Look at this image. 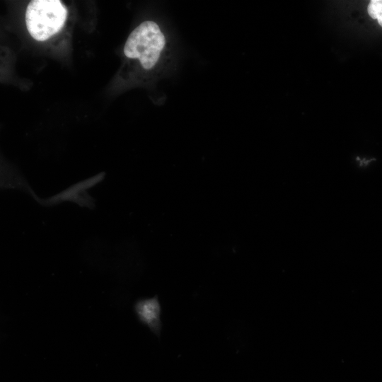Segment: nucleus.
Here are the masks:
<instances>
[{"mask_svg": "<svg viewBox=\"0 0 382 382\" xmlns=\"http://www.w3.org/2000/svg\"><path fill=\"white\" fill-rule=\"evenodd\" d=\"M67 10L59 0H33L26 8L27 29L35 40L45 41L64 26Z\"/></svg>", "mask_w": 382, "mask_h": 382, "instance_id": "f257e3e1", "label": "nucleus"}, {"mask_svg": "<svg viewBox=\"0 0 382 382\" xmlns=\"http://www.w3.org/2000/svg\"><path fill=\"white\" fill-rule=\"evenodd\" d=\"M103 177V173L98 174L72 185L53 197L47 199L37 197L36 200L46 207L55 205L64 201H69L75 202L81 207L93 209L95 207L94 199L88 194L86 190L100 183Z\"/></svg>", "mask_w": 382, "mask_h": 382, "instance_id": "7ed1b4c3", "label": "nucleus"}, {"mask_svg": "<svg viewBox=\"0 0 382 382\" xmlns=\"http://www.w3.org/2000/svg\"><path fill=\"white\" fill-rule=\"evenodd\" d=\"M166 43L163 34L154 21H146L129 35L124 53L129 58L139 59L144 69H151L158 60Z\"/></svg>", "mask_w": 382, "mask_h": 382, "instance_id": "f03ea898", "label": "nucleus"}, {"mask_svg": "<svg viewBox=\"0 0 382 382\" xmlns=\"http://www.w3.org/2000/svg\"><path fill=\"white\" fill-rule=\"evenodd\" d=\"M1 187L2 189L13 188L21 190L30 194L35 199L37 197L21 173L15 171L5 173L1 171Z\"/></svg>", "mask_w": 382, "mask_h": 382, "instance_id": "39448f33", "label": "nucleus"}, {"mask_svg": "<svg viewBox=\"0 0 382 382\" xmlns=\"http://www.w3.org/2000/svg\"><path fill=\"white\" fill-rule=\"evenodd\" d=\"M367 10L369 16L374 19H377L382 27V0L371 1Z\"/></svg>", "mask_w": 382, "mask_h": 382, "instance_id": "423d86ee", "label": "nucleus"}, {"mask_svg": "<svg viewBox=\"0 0 382 382\" xmlns=\"http://www.w3.org/2000/svg\"><path fill=\"white\" fill-rule=\"evenodd\" d=\"M134 311L138 320L160 337L162 330L161 306L158 296L137 300L134 303Z\"/></svg>", "mask_w": 382, "mask_h": 382, "instance_id": "20e7f679", "label": "nucleus"}]
</instances>
